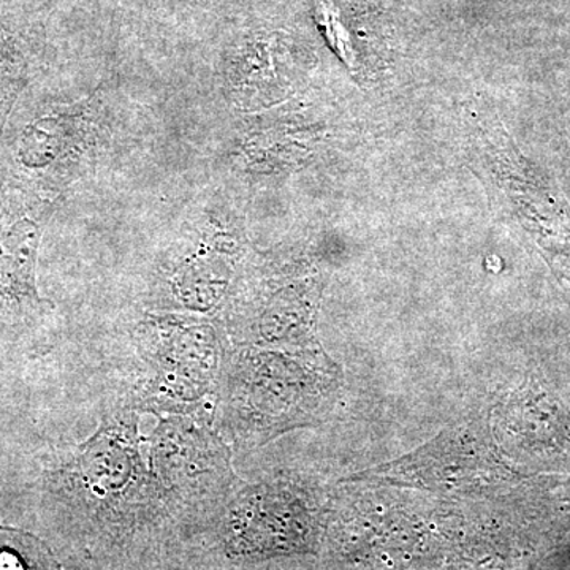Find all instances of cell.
Listing matches in <instances>:
<instances>
[{"label":"cell","mask_w":570,"mask_h":570,"mask_svg":"<svg viewBox=\"0 0 570 570\" xmlns=\"http://www.w3.org/2000/svg\"><path fill=\"white\" fill-rule=\"evenodd\" d=\"M91 104L61 105L36 116L9 146L6 178L58 200L59 190L73 178V168L92 145Z\"/></svg>","instance_id":"6da1fadb"},{"label":"cell","mask_w":570,"mask_h":570,"mask_svg":"<svg viewBox=\"0 0 570 570\" xmlns=\"http://www.w3.org/2000/svg\"><path fill=\"white\" fill-rule=\"evenodd\" d=\"M0 570H62L50 547L14 528L0 527Z\"/></svg>","instance_id":"3957f363"},{"label":"cell","mask_w":570,"mask_h":570,"mask_svg":"<svg viewBox=\"0 0 570 570\" xmlns=\"http://www.w3.org/2000/svg\"><path fill=\"white\" fill-rule=\"evenodd\" d=\"M33 69L32 55L24 43L0 26V142L11 111L20 100Z\"/></svg>","instance_id":"7a4b0ae2"}]
</instances>
